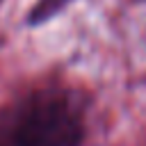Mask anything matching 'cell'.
<instances>
[{"mask_svg":"<svg viewBox=\"0 0 146 146\" xmlns=\"http://www.w3.org/2000/svg\"><path fill=\"white\" fill-rule=\"evenodd\" d=\"M84 121L66 94L39 91L0 116V146H80Z\"/></svg>","mask_w":146,"mask_h":146,"instance_id":"1","label":"cell"}]
</instances>
